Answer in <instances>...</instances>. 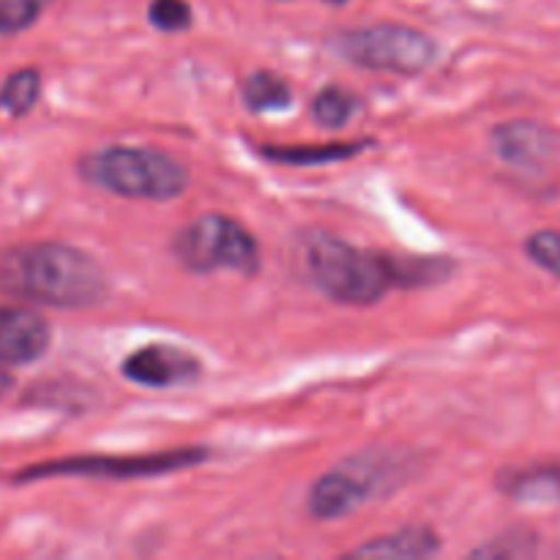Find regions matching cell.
<instances>
[{"label":"cell","mask_w":560,"mask_h":560,"mask_svg":"<svg viewBox=\"0 0 560 560\" xmlns=\"http://www.w3.org/2000/svg\"><path fill=\"white\" fill-rule=\"evenodd\" d=\"M109 282L88 252L66 244H20L0 252V293L31 304L82 310L104 301Z\"/></svg>","instance_id":"1"},{"label":"cell","mask_w":560,"mask_h":560,"mask_svg":"<svg viewBox=\"0 0 560 560\" xmlns=\"http://www.w3.org/2000/svg\"><path fill=\"white\" fill-rule=\"evenodd\" d=\"M304 255L312 282L339 304H375L388 290L399 288L397 257L359 249L328 233L312 235Z\"/></svg>","instance_id":"2"},{"label":"cell","mask_w":560,"mask_h":560,"mask_svg":"<svg viewBox=\"0 0 560 560\" xmlns=\"http://www.w3.org/2000/svg\"><path fill=\"white\" fill-rule=\"evenodd\" d=\"M93 184L131 200H173L184 195L189 175L173 156L153 148L115 145L88 159Z\"/></svg>","instance_id":"3"},{"label":"cell","mask_w":560,"mask_h":560,"mask_svg":"<svg viewBox=\"0 0 560 560\" xmlns=\"http://www.w3.org/2000/svg\"><path fill=\"white\" fill-rule=\"evenodd\" d=\"M173 252L180 266L195 273L213 271H238L244 277L260 268V249L257 241L235 219L222 213H208L186 224L173 241Z\"/></svg>","instance_id":"4"},{"label":"cell","mask_w":560,"mask_h":560,"mask_svg":"<svg viewBox=\"0 0 560 560\" xmlns=\"http://www.w3.org/2000/svg\"><path fill=\"white\" fill-rule=\"evenodd\" d=\"M206 459V448H173V452L140 454V457H69L20 470L14 481L60 479V476H77V479H148V476H164L191 468V465H200Z\"/></svg>","instance_id":"5"},{"label":"cell","mask_w":560,"mask_h":560,"mask_svg":"<svg viewBox=\"0 0 560 560\" xmlns=\"http://www.w3.org/2000/svg\"><path fill=\"white\" fill-rule=\"evenodd\" d=\"M342 52L364 69L408 77L430 69L435 60V44L416 27L388 22L345 33Z\"/></svg>","instance_id":"6"},{"label":"cell","mask_w":560,"mask_h":560,"mask_svg":"<svg viewBox=\"0 0 560 560\" xmlns=\"http://www.w3.org/2000/svg\"><path fill=\"white\" fill-rule=\"evenodd\" d=\"M124 375L140 386L167 388L197 381L200 361L173 345H148L124 361Z\"/></svg>","instance_id":"7"},{"label":"cell","mask_w":560,"mask_h":560,"mask_svg":"<svg viewBox=\"0 0 560 560\" xmlns=\"http://www.w3.org/2000/svg\"><path fill=\"white\" fill-rule=\"evenodd\" d=\"M375 476H366V468H342L320 476L310 490V512L317 520H339L353 514L364 501H370Z\"/></svg>","instance_id":"8"},{"label":"cell","mask_w":560,"mask_h":560,"mask_svg":"<svg viewBox=\"0 0 560 560\" xmlns=\"http://www.w3.org/2000/svg\"><path fill=\"white\" fill-rule=\"evenodd\" d=\"M49 348V326L36 312L0 306V366L31 364Z\"/></svg>","instance_id":"9"},{"label":"cell","mask_w":560,"mask_h":560,"mask_svg":"<svg viewBox=\"0 0 560 560\" xmlns=\"http://www.w3.org/2000/svg\"><path fill=\"white\" fill-rule=\"evenodd\" d=\"M492 148L512 167L539 170L556 153V135L534 120H512L492 131Z\"/></svg>","instance_id":"10"},{"label":"cell","mask_w":560,"mask_h":560,"mask_svg":"<svg viewBox=\"0 0 560 560\" xmlns=\"http://www.w3.org/2000/svg\"><path fill=\"white\" fill-rule=\"evenodd\" d=\"M498 490L528 506H558L560 503V463L525 465L498 474Z\"/></svg>","instance_id":"11"},{"label":"cell","mask_w":560,"mask_h":560,"mask_svg":"<svg viewBox=\"0 0 560 560\" xmlns=\"http://www.w3.org/2000/svg\"><path fill=\"white\" fill-rule=\"evenodd\" d=\"M441 541H438L435 530L424 528V525H413V528L397 530L392 536L370 541V545L353 550L355 558H427L438 552Z\"/></svg>","instance_id":"12"},{"label":"cell","mask_w":560,"mask_h":560,"mask_svg":"<svg viewBox=\"0 0 560 560\" xmlns=\"http://www.w3.org/2000/svg\"><path fill=\"white\" fill-rule=\"evenodd\" d=\"M366 142H328V145H290V148H262V156L273 159V162L290 164V167H310V164H326L339 162V159H350L361 153Z\"/></svg>","instance_id":"13"},{"label":"cell","mask_w":560,"mask_h":560,"mask_svg":"<svg viewBox=\"0 0 560 560\" xmlns=\"http://www.w3.org/2000/svg\"><path fill=\"white\" fill-rule=\"evenodd\" d=\"M244 102L255 113H271V109H282L290 104V88L282 77L271 74V71H255L249 80L244 82Z\"/></svg>","instance_id":"14"},{"label":"cell","mask_w":560,"mask_h":560,"mask_svg":"<svg viewBox=\"0 0 560 560\" xmlns=\"http://www.w3.org/2000/svg\"><path fill=\"white\" fill-rule=\"evenodd\" d=\"M42 93V77L36 69H22L5 80L3 91H0V107L11 115V118H22L31 113Z\"/></svg>","instance_id":"15"},{"label":"cell","mask_w":560,"mask_h":560,"mask_svg":"<svg viewBox=\"0 0 560 560\" xmlns=\"http://www.w3.org/2000/svg\"><path fill=\"white\" fill-rule=\"evenodd\" d=\"M355 113V98L350 96L342 88H323L320 93L312 102V115L317 118V124L328 126V129H339L350 120V115Z\"/></svg>","instance_id":"16"},{"label":"cell","mask_w":560,"mask_h":560,"mask_svg":"<svg viewBox=\"0 0 560 560\" xmlns=\"http://www.w3.org/2000/svg\"><path fill=\"white\" fill-rule=\"evenodd\" d=\"M47 0H0V36L27 31L42 16Z\"/></svg>","instance_id":"17"},{"label":"cell","mask_w":560,"mask_h":560,"mask_svg":"<svg viewBox=\"0 0 560 560\" xmlns=\"http://www.w3.org/2000/svg\"><path fill=\"white\" fill-rule=\"evenodd\" d=\"M525 252L541 271L560 279V230H539L525 241Z\"/></svg>","instance_id":"18"},{"label":"cell","mask_w":560,"mask_h":560,"mask_svg":"<svg viewBox=\"0 0 560 560\" xmlns=\"http://www.w3.org/2000/svg\"><path fill=\"white\" fill-rule=\"evenodd\" d=\"M536 552V536L528 530H512V534L492 539L490 545L476 550V558H528Z\"/></svg>","instance_id":"19"},{"label":"cell","mask_w":560,"mask_h":560,"mask_svg":"<svg viewBox=\"0 0 560 560\" xmlns=\"http://www.w3.org/2000/svg\"><path fill=\"white\" fill-rule=\"evenodd\" d=\"M148 16L164 33H178L191 25V9L186 0H153Z\"/></svg>","instance_id":"20"},{"label":"cell","mask_w":560,"mask_h":560,"mask_svg":"<svg viewBox=\"0 0 560 560\" xmlns=\"http://www.w3.org/2000/svg\"><path fill=\"white\" fill-rule=\"evenodd\" d=\"M5 388H9V381H5V377H3V375H0V394H3V392H5Z\"/></svg>","instance_id":"21"},{"label":"cell","mask_w":560,"mask_h":560,"mask_svg":"<svg viewBox=\"0 0 560 560\" xmlns=\"http://www.w3.org/2000/svg\"><path fill=\"white\" fill-rule=\"evenodd\" d=\"M326 3H331V5H342V3H348V0H326Z\"/></svg>","instance_id":"22"}]
</instances>
